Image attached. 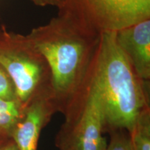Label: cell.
<instances>
[{"mask_svg":"<svg viewBox=\"0 0 150 150\" xmlns=\"http://www.w3.org/2000/svg\"><path fill=\"white\" fill-rule=\"evenodd\" d=\"M100 33L69 11L60 10L47 24L23 35L26 42L47 62L54 102L63 115L83 83Z\"/></svg>","mask_w":150,"mask_h":150,"instance_id":"6da1fadb","label":"cell"},{"mask_svg":"<svg viewBox=\"0 0 150 150\" xmlns=\"http://www.w3.org/2000/svg\"><path fill=\"white\" fill-rule=\"evenodd\" d=\"M87 76L104 105L105 133H130L139 116L150 108L149 81L137 75L117 45L115 31L101 32Z\"/></svg>","mask_w":150,"mask_h":150,"instance_id":"7a4b0ae2","label":"cell"},{"mask_svg":"<svg viewBox=\"0 0 150 150\" xmlns=\"http://www.w3.org/2000/svg\"><path fill=\"white\" fill-rule=\"evenodd\" d=\"M0 65L13 82L17 98L24 108L38 97L53 99L47 62L26 42L23 35L0 29Z\"/></svg>","mask_w":150,"mask_h":150,"instance_id":"3957f363","label":"cell"},{"mask_svg":"<svg viewBox=\"0 0 150 150\" xmlns=\"http://www.w3.org/2000/svg\"><path fill=\"white\" fill-rule=\"evenodd\" d=\"M64 117L54 141L58 149L105 150L104 105L87 73Z\"/></svg>","mask_w":150,"mask_h":150,"instance_id":"277c9868","label":"cell"},{"mask_svg":"<svg viewBox=\"0 0 150 150\" xmlns=\"http://www.w3.org/2000/svg\"><path fill=\"white\" fill-rule=\"evenodd\" d=\"M62 10L99 33L116 31L150 18L140 0H67Z\"/></svg>","mask_w":150,"mask_h":150,"instance_id":"5b68a950","label":"cell"},{"mask_svg":"<svg viewBox=\"0 0 150 150\" xmlns=\"http://www.w3.org/2000/svg\"><path fill=\"white\" fill-rule=\"evenodd\" d=\"M57 109L52 97H38L24 108L23 115L11 134L19 150H38L41 131Z\"/></svg>","mask_w":150,"mask_h":150,"instance_id":"8992f818","label":"cell"},{"mask_svg":"<svg viewBox=\"0 0 150 150\" xmlns=\"http://www.w3.org/2000/svg\"><path fill=\"white\" fill-rule=\"evenodd\" d=\"M117 45L139 77L150 80V18L115 31Z\"/></svg>","mask_w":150,"mask_h":150,"instance_id":"52a82bcc","label":"cell"},{"mask_svg":"<svg viewBox=\"0 0 150 150\" xmlns=\"http://www.w3.org/2000/svg\"><path fill=\"white\" fill-rule=\"evenodd\" d=\"M24 111V108L18 100L0 99V133L11 137Z\"/></svg>","mask_w":150,"mask_h":150,"instance_id":"ba28073f","label":"cell"},{"mask_svg":"<svg viewBox=\"0 0 150 150\" xmlns=\"http://www.w3.org/2000/svg\"><path fill=\"white\" fill-rule=\"evenodd\" d=\"M129 137L131 150H150V108L139 116Z\"/></svg>","mask_w":150,"mask_h":150,"instance_id":"9c48e42d","label":"cell"},{"mask_svg":"<svg viewBox=\"0 0 150 150\" xmlns=\"http://www.w3.org/2000/svg\"><path fill=\"white\" fill-rule=\"evenodd\" d=\"M108 134L110 139L105 150H131L128 131L125 129H115Z\"/></svg>","mask_w":150,"mask_h":150,"instance_id":"30bf717a","label":"cell"},{"mask_svg":"<svg viewBox=\"0 0 150 150\" xmlns=\"http://www.w3.org/2000/svg\"><path fill=\"white\" fill-rule=\"evenodd\" d=\"M0 99L6 100H18L16 88L5 69L0 65Z\"/></svg>","mask_w":150,"mask_h":150,"instance_id":"8fae6325","label":"cell"},{"mask_svg":"<svg viewBox=\"0 0 150 150\" xmlns=\"http://www.w3.org/2000/svg\"><path fill=\"white\" fill-rule=\"evenodd\" d=\"M38 6H55L59 10H62L65 7L67 0H30Z\"/></svg>","mask_w":150,"mask_h":150,"instance_id":"7c38bea8","label":"cell"},{"mask_svg":"<svg viewBox=\"0 0 150 150\" xmlns=\"http://www.w3.org/2000/svg\"><path fill=\"white\" fill-rule=\"evenodd\" d=\"M0 150H19V149L13 140L10 138L0 145Z\"/></svg>","mask_w":150,"mask_h":150,"instance_id":"4fadbf2b","label":"cell"},{"mask_svg":"<svg viewBox=\"0 0 150 150\" xmlns=\"http://www.w3.org/2000/svg\"><path fill=\"white\" fill-rule=\"evenodd\" d=\"M140 1L145 12L150 15V0H140Z\"/></svg>","mask_w":150,"mask_h":150,"instance_id":"5bb4252c","label":"cell"},{"mask_svg":"<svg viewBox=\"0 0 150 150\" xmlns=\"http://www.w3.org/2000/svg\"><path fill=\"white\" fill-rule=\"evenodd\" d=\"M10 138L11 137H9L8 136H6V135L1 134V133H0V145H1V144L4 143L5 141H6V140Z\"/></svg>","mask_w":150,"mask_h":150,"instance_id":"9a60e30c","label":"cell"}]
</instances>
